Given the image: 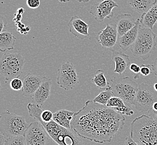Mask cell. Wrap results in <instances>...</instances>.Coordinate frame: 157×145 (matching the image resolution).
Wrapping results in <instances>:
<instances>
[{"label":"cell","instance_id":"obj_1","mask_svg":"<svg viewBox=\"0 0 157 145\" xmlns=\"http://www.w3.org/2000/svg\"><path fill=\"white\" fill-rule=\"evenodd\" d=\"M124 115L108 107L88 100L75 112L71 128L78 136L98 143L111 142L125 124Z\"/></svg>","mask_w":157,"mask_h":145},{"label":"cell","instance_id":"obj_2","mask_svg":"<svg viewBox=\"0 0 157 145\" xmlns=\"http://www.w3.org/2000/svg\"><path fill=\"white\" fill-rule=\"evenodd\" d=\"M131 137L142 145H157V120L143 115L134 119L130 126Z\"/></svg>","mask_w":157,"mask_h":145},{"label":"cell","instance_id":"obj_3","mask_svg":"<svg viewBox=\"0 0 157 145\" xmlns=\"http://www.w3.org/2000/svg\"><path fill=\"white\" fill-rule=\"evenodd\" d=\"M29 124L25 118L9 111L0 116V132L7 138L24 136Z\"/></svg>","mask_w":157,"mask_h":145},{"label":"cell","instance_id":"obj_4","mask_svg":"<svg viewBox=\"0 0 157 145\" xmlns=\"http://www.w3.org/2000/svg\"><path fill=\"white\" fill-rule=\"evenodd\" d=\"M48 136L58 145H84V142L73 129H67L52 121L41 123Z\"/></svg>","mask_w":157,"mask_h":145},{"label":"cell","instance_id":"obj_5","mask_svg":"<svg viewBox=\"0 0 157 145\" xmlns=\"http://www.w3.org/2000/svg\"><path fill=\"white\" fill-rule=\"evenodd\" d=\"M156 34L153 30L145 27H140L136 41L131 47L133 56L147 60L156 46Z\"/></svg>","mask_w":157,"mask_h":145},{"label":"cell","instance_id":"obj_6","mask_svg":"<svg viewBox=\"0 0 157 145\" xmlns=\"http://www.w3.org/2000/svg\"><path fill=\"white\" fill-rule=\"evenodd\" d=\"M26 61L21 53H7L2 55L0 62V72L6 80L21 76Z\"/></svg>","mask_w":157,"mask_h":145},{"label":"cell","instance_id":"obj_7","mask_svg":"<svg viewBox=\"0 0 157 145\" xmlns=\"http://www.w3.org/2000/svg\"><path fill=\"white\" fill-rule=\"evenodd\" d=\"M110 85L115 96L123 100L129 106L134 105L139 87L136 82L126 76L117 80L111 79Z\"/></svg>","mask_w":157,"mask_h":145},{"label":"cell","instance_id":"obj_8","mask_svg":"<svg viewBox=\"0 0 157 145\" xmlns=\"http://www.w3.org/2000/svg\"><path fill=\"white\" fill-rule=\"evenodd\" d=\"M157 101V92L153 85L142 83L139 85L134 103L135 108L140 112H147Z\"/></svg>","mask_w":157,"mask_h":145},{"label":"cell","instance_id":"obj_9","mask_svg":"<svg viewBox=\"0 0 157 145\" xmlns=\"http://www.w3.org/2000/svg\"><path fill=\"white\" fill-rule=\"evenodd\" d=\"M56 82L61 88L67 91L73 89L78 84V76L74 64L67 61L61 64L58 69Z\"/></svg>","mask_w":157,"mask_h":145},{"label":"cell","instance_id":"obj_10","mask_svg":"<svg viewBox=\"0 0 157 145\" xmlns=\"http://www.w3.org/2000/svg\"><path fill=\"white\" fill-rule=\"evenodd\" d=\"M24 136L27 145H45L49 137L43 125L37 121L29 124Z\"/></svg>","mask_w":157,"mask_h":145},{"label":"cell","instance_id":"obj_11","mask_svg":"<svg viewBox=\"0 0 157 145\" xmlns=\"http://www.w3.org/2000/svg\"><path fill=\"white\" fill-rule=\"evenodd\" d=\"M115 7H118V5L114 0H101L91 6L89 13L94 16L96 21L102 22L105 18L114 16L113 10Z\"/></svg>","mask_w":157,"mask_h":145},{"label":"cell","instance_id":"obj_12","mask_svg":"<svg viewBox=\"0 0 157 145\" xmlns=\"http://www.w3.org/2000/svg\"><path fill=\"white\" fill-rule=\"evenodd\" d=\"M118 35L116 24H107L104 29L98 33L96 39L104 48L110 49L117 42Z\"/></svg>","mask_w":157,"mask_h":145},{"label":"cell","instance_id":"obj_13","mask_svg":"<svg viewBox=\"0 0 157 145\" xmlns=\"http://www.w3.org/2000/svg\"><path fill=\"white\" fill-rule=\"evenodd\" d=\"M47 77L44 76L34 75L31 73L27 74L23 78V88L22 94L25 97L33 98L37 89Z\"/></svg>","mask_w":157,"mask_h":145},{"label":"cell","instance_id":"obj_14","mask_svg":"<svg viewBox=\"0 0 157 145\" xmlns=\"http://www.w3.org/2000/svg\"><path fill=\"white\" fill-rule=\"evenodd\" d=\"M70 33L80 40H84L89 35V25L85 22L82 18L74 16L67 24Z\"/></svg>","mask_w":157,"mask_h":145},{"label":"cell","instance_id":"obj_15","mask_svg":"<svg viewBox=\"0 0 157 145\" xmlns=\"http://www.w3.org/2000/svg\"><path fill=\"white\" fill-rule=\"evenodd\" d=\"M140 26L141 24L140 18H137L135 26L123 35L120 36L119 40V45L122 50L126 51L129 49L131 48L136 41Z\"/></svg>","mask_w":157,"mask_h":145},{"label":"cell","instance_id":"obj_16","mask_svg":"<svg viewBox=\"0 0 157 145\" xmlns=\"http://www.w3.org/2000/svg\"><path fill=\"white\" fill-rule=\"evenodd\" d=\"M112 52V59L115 62V69L114 72L121 75L127 71L130 65L129 56L123 52H118L109 49Z\"/></svg>","mask_w":157,"mask_h":145},{"label":"cell","instance_id":"obj_17","mask_svg":"<svg viewBox=\"0 0 157 145\" xmlns=\"http://www.w3.org/2000/svg\"><path fill=\"white\" fill-rule=\"evenodd\" d=\"M136 20L129 14H122L117 17L116 26L118 35L121 36L131 30L136 25Z\"/></svg>","mask_w":157,"mask_h":145},{"label":"cell","instance_id":"obj_18","mask_svg":"<svg viewBox=\"0 0 157 145\" xmlns=\"http://www.w3.org/2000/svg\"><path fill=\"white\" fill-rule=\"evenodd\" d=\"M52 85V79L46 78L34 94L33 97L34 102L40 106L44 104L50 97Z\"/></svg>","mask_w":157,"mask_h":145},{"label":"cell","instance_id":"obj_19","mask_svg":"<svg viewBox=\"0 0 157 145\" xmlns=\"http://www.w3.org/2000/svg\"><path fill=\"white\" fill-rule=\"evenodd\" d=\"M106 106L123 115L128 116H131L134 113L131 106L127 104L123 100L116 96L112 97Z\"/></svg>","mask_w":157,"mask_h":145},{"label":"cell","instance_id":"obj_20","mask_svg":"<svg viewBox=\"0 0 157 145\" xmlns=\"http://www.w3.org/2000/svg\"><path fill=\"white\" fill-rule=\"evenodd\" d=\"M75 113L64 109H59L54 113L53 121L65 128L72 129L71 124Z\"/></svg>","mask_w":157,"mask_h":145},{"label":"cell","instance_id":"obj_21","mask_svg":"<svg viewBox=\"0 0 157 145\" xmlns=\"http://www.w3.org/2000/svg\"><path fill=\"white\" fill-rule=\"evenodd\" d=\"M140 20L141 25L143 27L153 30L157 22V4L142 14Z\"/></svg>","mask_w":157,"mask_h":145},{"label":"cell","instance_id":"obj_22","mask_svg":"<svg viewBox=\"0 0 157 145\" xmlns=\"http://www.w3.org/2000/svg\"><path fill=\"white\" fill-rule=\"evenodd\" d=\"M157 0H128V5L136 12L143 14L157 4Z\"/></svg>","mask_w":157,"mask_h":145},{"label":"cell","instance_id":"obj_23","mask_svg":"<svg viewBox=\"0 0 157 145\" xmlns=\"http://www.w3.org/2000/svg\"><path fill=\"white\" fill-rule=\"evenodd\" d=\"M16 37L11 33L3 31L0 33V50L5 52L15 48Z\"/></svg>","mask_w":157,"mask_h":145},{"label":"cell","instance_id":"obj_24","mask_svg":"<svg viewBox=\"0 0 157 145\" xmlns=\"http://www.w3.org/2000/svg\"><path fill=\"white\" fill-rule=\"evenodd\" d=\"M114 96H115L112 91V86L109 83V85L105 88V90L101 91L93 100L95 103L106 106L109 100Z\"/></svg>","mask_w":157,"mask_h":145},{"label":"cell","instance_id":"obj_25","mask_svg":"<svg viewBox=\"0 0 157 145\" xmlns=\"http://www.w3.org/2000/svg\"><path fill=\"white\" fill-rule=\"evenodd\" d=\"M91 82L99 89L106 88L109 84L106 78L104 71L101 69L97 70L96 74L91 79Z\"/></svg>","mask_w":157,"mask_h":145},{"label":"cell","instance_id":"obj_26","mask_svg":"<svg viewBox=\"0 0 157 145\" xmlns=\"http://www.w3.org/2000/svg\"><path fill=\"white\" fill-rule=\"evenodd\" d=\"M54 113L48 109H42L40 116L35 121H39L40 123H48L53 121Z\"/></svg>","mask_w":157,"mask_h":145},{"label":"cell","instance_id":"obj_27","mask_svg":"<svg viewBox=\"0 0 157 145\" xmlns=\"http://www.w3.org/2000/svg\"><path fill=\"white\" fill-rule=\"evenodd\" d=\"M5 145H27L24 136L7 138Z\"/></svg>","mask_w":157,"mask_h":145},{"label":"cell","instance_id":"obj_28","mask_svg":"<svg viewBox=\"0 0 157 145\" xmlns=\"http://www.w3.org/2000/svg\"><path fill=\"white\" fill-rule=\"evenodd\" d=\"M10 85L12 90L15 91H21L23 88V81L18 78H13L10 80Z\"/></svg>","mask_w":157,"mask_h":145},{"label":"cell","instance_id":"obj_29","mask_svg":"<svg viewBox=\"0 0 157 145\" xmlns=\"http://www.w3.org/2000/svg\"><path fill=\"white\" fill-rule=\"evenodd\" d=\"M152 72H153V65H145L142 64L140 66V74L144 76H148L151 74Z\"/></svg>","mask_w":157,"mask_h":145},{"label":"cell","instance_id":"obj_30","mask_svg":"<svg viewBox=\"0 0 157 145\" xmlns=\"http://www.w3.org/2000/svg\"><path fill=\"white\" fill-rule=\"evenodd\" d=\"M129 69L130 70L131 72H132L134 74V78L135 79L139 78V74L140 73V67H139V65H138L136 64H130Z\"/></svg>","mask_w":157,"mask_h":145},{"label":"cell","instance_id":"obj_31","mask_svg":"<svg viewBox=\"0 0 157 145\" xmlns=\"http://www.w3.org/2000/svg\"><path fill=\"white\" fill-rule=\"evenodd\" d=\"M26 5L31 9H36L40 5V0H26Z\"/></svg>","mask_w":157,"mask_h":145},{"label":"cell","instance_id":"obj_32","mask_svg":"<svg viewBox=\"0 0 157 145\" xmlns=\"http://www.w3.org/2000/svg\"><path fill=\"white\" fill-rule=\"evenodd\" d=\"M7 24V21L6 18L3 17V16H0V33L3 32V29L6 27Z\"/></svg>","mask_w":157,"mask_h":145},{"label":"cell","instance_id":"obj_33","mask_svg":"<svg viewBox=\"0 0 157 145\" xmlns=\"http://www.w3.org/2000/svg\"><path fill=\"white\" fill-rule=\"evenodd\" d=\"M124 145H142L138 142L135 141L134 139L131 137V136H128L125 138Z\"/></svg>","mask_w":157,"mask_h":145},{"label":"cell","instance_id":"obj_34","mask_svg":"<svg viewBox=\"0 0 157 145\" xmlns=\"http://www.w3.org/2000/svg\"><path fill=\"white\" fill-rule=\"evenodd\" d=\"M148 115L150 116L151 117L154 118L155 120H157V111H155L150 109L148 112Z\"/></svg>","mask_w":157,"mask_h":145},{"label":"cell","instance_id":"obj_35","mask_svg":"<svg viewBox=\"0 0 157 145\" xmlns=\"http://www.w3.org/2000/svg\"><path fill=\"white\" fill-rule=\"evenodd\" d=\"M6 138L2 133H0V145H5Z\"/></svg>","mask_w":157,"mask_h":145},{"label":"cell","instance_id":"obj_36","mask_svg":"<svg viewBox=\"0 0 157 145\" xmlns=\"http://www.w3.org/2000/svg\"><path fill=\"white\" fill-rule=\"evenodd\" d=\"M153 69L154 74L155 76H157V56L154 61V64L153 65Z\"/></svg>","mask_w":157,"mask_h":145},{"label":"cell","instance_id":"obj_37","mask_svg":"<svg viewBox=\"0 0 157 145\" xmlns=\"http://www.w3.org/2000/svg\"><path fill=\"white\" fill-rule=\"evenodd\" d=\"M78 1V2H84V3H86V2H88L89 1H90V0H77Z\"/></svg>","mask_w":157,"mask_h":145},{"label":"cell","instance_id":"obj_38","mask_svg":"<svg viewBox=\"0 0 157 145\" xmlns=\"http://www.w3.org/2000/svg\"><path fill=\"white\" fill-rule=\"evenodd\" d=\"M59 2H60L61 3H66L70 2V0H58Z\"/></svg>","mask_w":157,"mask_h":145},{"label":"cell","instance_id":"obj_39","mask_svg":"<svg viewBox=\"0 0 157 145\" xmlns=\"http://www.w3.org/2000/svg\"><path fill=\"white\" fill-rule=\"evenodd\" d=\"M153 87H154V90L157 92V83H155L153 85Z\"/></svg>","mask_w":157,"mask_h":145}]
</instances>
